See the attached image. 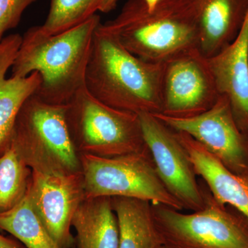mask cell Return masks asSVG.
Masks as SVG:
<instances>
[{
    "mask_svg": "<svg viewBox=\"0 0 248 248\" xmlns=\"http://www.w3.org/2000/svg\"><path fill=\"white\" fill-rule=\"evenodd\" d=\"M66 105L72 140L81 153L109 157L148 150L137 114L106 105L85 86Z\"/></svg>",
    "mask_w": 248,
    "mask_h": 248,
    "instance_id": "4",
    "label": "cell"
},
{
    "mask_svg": "<svg viewBox=\"0 0 248 248\" xmlns=\"http://www.w3.org/2000/svg\"><path fill=\"white\" fill-rule=\"evenodd\" d=\"M208 60L218 93L231 103L241 131L248 133V10L236 38Z\"/></svg>",
    "mask_w": 248,
    "mask_h": 248,
    "instance_id": "12",
    "label": "cell"
},
{
    "mask_svg": "<svg viewBox=\"0 0 248 248\" xmlns=\"http://www.w3.org/2000/svg\"><path fill=\"white\" fill-rule=\"evenodd\" d=\"M164 65L133 55L101 22L93 36L85 88L114 108L137 115L161 114Z\"/></svg>",
    "mask_w": 248,
    "mask_h": 248,
    "instance_id": "2",
    "label": "cell"
},
{
    "mask_svg": "<svg viewBox=\"0 0 248 248\" xmlns=\"http://www.w3.org/2000/svg\"><path fill=\"white\" fill-rule=\"evenodd\" d=\"M85 199L127 197L182 210L156 172L149 150L114 156L81 153Z\"/></svg>",
    "mask_w": 248,
    "mask_h": 248,
    "instance_id": "6",
    "label": "cell"
},
{
    "mask_svg": "<svg viewBox=\"0 0 248 248\" xmlns=\"http://www.w3.org/2000/svg\"><path fill=\"white\" fill-rule=\"evenodd\" d=\"M118 1L119 0H107L105 4L103 6L102 9H101L100 12L107 14V13L113 11L117 6Z\"/></svg>",
    "mask_w": 248,
    "mask_h": 248,
    "instance_id": "23",
    "label": "cell"
},
{
    "mask_svg": "<svg viewBox=\"0 0 248 248\" xmlns=\"http://www.w3.org/2000/svg\"><path fill=\"white\" fill-rule=\"evenodd\" d=\"M66 105H53L32 94L19 111L13 135L29 167L81 172L66 120Z\"/></svg>",
    "mask_w": 248,
    "mask_h": 248,
    "instance_id": "7",
    "label": "cell"
},
{
    "mask_svg": "<svg viewBox=\"0 0 248 248\" xmlns=\"http://www.w3.org/2000/svg\"><path fill=\"white\" fill-rule=\"evenodd\" d=\"M220 95L208 58L198 48L165 63L161 114L176 118L195 117L209 110Z\"/></svg>",
    "mask_w": 248,
    "mask_h": 248,
    "instance_id": "9",
    "label": "cell"
},
{
    "mask_svg": "<svg viewBox=\"0 0 248 248\" xmlns=\"http://www.w3.org/2000/svg\"><path fill=\"white\" fill-rule=\"evenodd\" d=\"M107 0H51L48 16L41 30L56 35L86 22L100 11Z\"/></svg>",
    "mask_w": 248,
    "mask_h": 248,
    "instance_id": "20",
    "label": "cell"
},
{
    "mask_svg": "<svg viewBox=\"0 0 248 248\" xmlns=\"http://www.w3.org/2000/svg\"><path fill=\"white\" fill-rule=\"evenodd\" d=\"M154 115L174 131L188 135L232 172L248 170L247 135L239 128L226 96L220 95L209 110L195 117Z\"/></svg>",
    "mask_w": 248,
    "mask_h": 248,
    "instance_id": "10",
    "label": "cell"
},
{
    "mask_svg": "<svg viewBox=\"0 0 248 248\" xmlns=\"http://www.w3.org/2000/svg\"><path fill=\"white\" fill-rule=\"evenodd\" d=\"M31 169L28 193L36 213L59 246L71 248L72 220L85 200L82 172L44 166Z\"/></svg>",
    "mask_w": 248,
    "mask_h": 248,
    "instance_id": "8",
    "label": "cell"
},
{
    "mask_svg": "<svg viewBox=\"0 0 248 248\" xmlns=\"http://www.w3.org/2000/svg\"><path fill=\"white\" fill-rule=\"evenodd\" d=\"M247 135L248 139V133L246 134Z\"/></svg>",
    "mask_w": 248,
    "mask_h": 248,
    "instance_id": "26",
    "label": "cell"
},
{
    "mask_svg": "<svg viewBox=\"0 0 248 248\" xmlns=\"http://www.w3.org/2000/svg\"><path fill=\"white\" fill-rule=\"evenodd\" d=\"M0 229L17 238L27 248H62L49 234L27 194L14 208L0 213Z\"/></svg>",
    "mask_w": 248,
    "mask_h": 248,
    "instance_id": "18",
    "label": "cell"
},
{
    "mask_svg": "<svg viewBox=\"0 0 248 248\" xmlns=\"http://www.w3.org/2000/svg\"><path fill=\"white\" fill-rule=\"evenodd\" d=\"M195 17L198 49L211 58L239 34L246 17L248 0H186Z\"/></svg>",
    "mask_w": 248,
    "mask_h": 248,
    "instance_id": "13",
    "label": "cell"
},
{
    "mask_svg": "<svg viewBox=\"0 0 248 248\" xmlns=\"http://www.w3.org/2000/svg\"><path fill=\"white\" fill-rule=\"evenodd\" d=\"M157 248H166V247H164V246H159V247H158Z\"/></svg>",
    "mask_w": 248,
    "mask_h": 248,
    "instance_id": "25",
    "label": "cell"
},
{
    "mask_svg": "<svg viewBox=\"0 0 248 248\" xmlns=\"http://www.w3.org/2000/svg\"><path fill=\"white\" fill-rule=\"evenodd\" d=\"M102 27L133 55L151 63H165L198 48L197 24L186 0H162L153 11L143 0H128Z\"/></svg>",
    "mask_w": 248,
    "mask_h": 248,
    "instance_id": "3",
    "label": "cell"
},
{
    "mask_svg": "<svg viewBox=\"0 0 248 248\" xmlns=\"http://www.w3.org/2000/svg\"><path fill=\"white\" fill-rule=\"evenodd\" d=\"M22 39L19 34H11L0 42V148H4L11 138L23 104L42 82L37 72L23 78L6 77Z\"/></svg>",
    "mask_w": 248,
    "mask_h": 248,
    "instance_id": "15",
    "label": "cell"
},
{
    "mask_svg": "<svg viewBox=\"0 0 248 248\" xmlns=\"http://www.w3.org/2000/svg\"><path fill=\"white\" fill-rule=\"evenodd\" d=\"M100 23V16L95 14L56 35H46L40 26L28 29L11 67V77L26 78L37 72L42 82L34 93L36 97L47 104L66 105L85 86L93 36Z\"/></svg>",
    "mask_w": 248,
    "mask_h": 248,
    "instance_id": "1",
    "label": "cell"
},
{
    "mask_svg": "<svg viewBox=\"0 0 248 248\" xmlns=\"http://www.w3.org/2000/svg\"><path fill=\"white\" fill-rule=\"evenodd\" d=\"M119 226V248H157L162 246L155 228L151 203L127 197H112Z\"/></svg>",
    "mask_w": 248,
    "mask_h": 248,
    "instance_id": "17",
    "label": "cell"
},
{
    "mask_svg": "<svg viewBox=\"0 0 248 248\" xmlns=\"http://www.w3.org/2000/svg\"><path fill=\"white\" fill-rule=\"evenodd\" d=\"M37 0H0V42L8 31L17 27L25 10Z\"/></svg>",
    "mask_w": 248,
    "mask_h": 248,
    "instance_id": "21",
    "label": "cell"
},
{
    "mask_svg": "<svg viewBox=\"0 0 248 248\" xmlns=\"http://www.w3.org/2000/svg\"><path fill=\"white\" fill-rule=\"evenodd\" d=\"M196 174L203 179L214 198L236 209L248 221V170L234 172L188 135L175 132Z\"/></svg>",
    "mask_w": 248,
    "mask_h": 248,
    "instance_id": "14",
    "label": "cell"
},
{
    "mask_svg": "<svg viewBox=\"0 0 248 248\" xmlns=\"http://www.w3.org/2000/svg\"><path fill=\"white\" fill-rule=\"evenodd\" d=\"M0 248H21L13 240L8 239L0 234Z\"/></svg>",
    "mask_w": 248,
    "mask_h": 248,
    "instance_id": "22",
    "label": "cell"
},
{
    "mask_svg": "<svg viewBox=\"0 0 248 248\" xmlns=\"http://www.w3.org/2000/svg\"><path fill=\"white\" fill-rule=\"evenodd\" d=\"M72 227L76 248H119V226L110 197L85 199L78 208Z\"/></svg>",
    "mask_w": 248,
    "mask_h": 248,
    "instance_id": "16",
    "label": "cell"
},
{
    "mask_svg": "<svg viewBox=\"0 0 248 248\" xmlns=\"http://www.w3.org/2000/svg\"><path fill=\"white\" fill-rule=\"evenodd\" d=\"M0 156V213L17 205L27 194L31 169L23 156L14 135Z\"/></svg>",
    "mask_w": 248,
    "mask_h": 248,
    "instance_id": "19",
    "label": "cell"
},
{
    "mask_svg": "<svg viewBox=\"0 0 248 248\" xmlns=\"http://www.w3.org/2000/svg\"><path fill=\"white\" fill-rule=\"evenodd\" d=\"M138 115L146 146L166 188L184 209L197 211L203 208V189L197 182L193 164L175 132L153 114Z\"/></svg>",
    "mask_w": 248,
    "mask_h": 248,
    "instance_id": "11",
    "label": "cell"
},
{
    "mask_svg": "<svg viewBox=\"0 0 248 248\" xmlns=\"http://www.w3.org/2000/svg\"><path fill=\"white\" fill-rule=\"evenodd\" d=\"M162 1V0H143L145 4H146L147 8H148L149 11H153V10L157 6V4H159L160 1Z\"/></svg>",
    "mask_w": 248,
    "mask_h": 248,
    "instance_id": "24",
    "label": "cell"
},
{
    "mask_svg": "<svg viewBox=\"0 0 248 248\" xmlns=\"http://www.w3.org/2000/svg\"><path fill=\"white\" fill-rule=\"evenodd\" d=\"M203 189V208L190 214L152 203L155 228L166 248H248V221Z\"/></svg>",
    "mask_w": 248,
    "mask_h": 248,
    "instance_id": "5",
    "label": "cell"
}]
</instances>
